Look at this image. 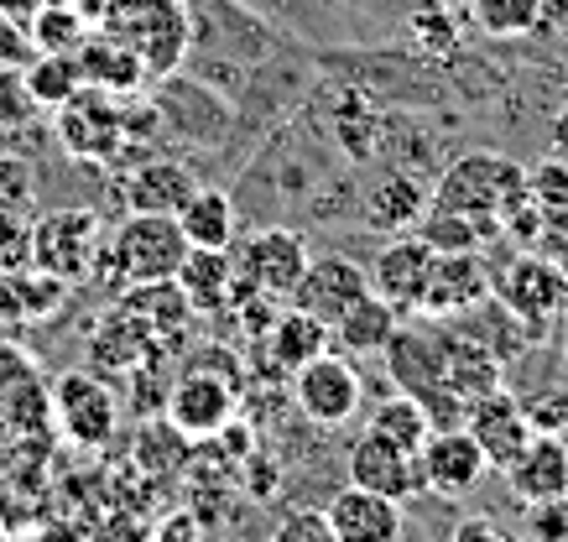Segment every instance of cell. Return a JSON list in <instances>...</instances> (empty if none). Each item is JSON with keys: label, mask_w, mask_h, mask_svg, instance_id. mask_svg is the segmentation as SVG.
I'll use <instances>...</instances> for the list:
<instances>
[{"label": "cell", "mask_w": 568, "mask_h": 542, "mask_svg": "<svg viewBox=\"0 0 568 542\" xmlns=\"http://www.w3.org/2000/svg\"><path fill=\"white\" fill-rule=\"evenodd\" d=\"M189 256V235L178 229L173 214H125L100 245L94 277L110 282V293L141 287V282H168Z\"/></svg>", "instance_id": "cell-1"}, {"label": "cell", "mask_w": 568, "mask_h": 542, "mask_svg": "<svg viewBox=\"0 0 568 542\" xmlns=\"http://www.w3.org/2000/svg\"><path fill=\"white\" fill-rule=\"evenodd\" d=\"M100 27L141 58L146 79H168L193 42L189 0H115Z\"/></svg>", "instance_id": "cell-2"}, {"label": "cell", "mask_w": 568, "mask_h": 542, "mask_svg": "<svg viewBox=\"0 0 568 542\" xmlns=\"http://www.w3.org/2000/svg\"><path fill=\"white\" fill-rule=\"evenodd\" d=\"M521 188H527V173H521L511 157H496V152H469V157H459L444 173V183H438V198H433V204L469 214V219L490 235V229L500 225L506 204H511Z\"/></svg>", "instance_id": "cell-3"}, {"label": "cell", "mask_w": 568, "mask_h": 542, "mask_svg": "<svg viewBox=\"0 0 568 542\" xmlns=\"http://www.w3.org/2000/svg\"><path fill=\"white\" fill-rule=\"evenodd\" d=\"M48 407L58 418V428L69 433V443H79V449H104L110 438L121 433V397H115V386L104 381L94 366L63 370L52 381Z\"/></svg>", "instance_id": "cell-4"}, {"label": "cell", "mask_w": 568, "mask_h": 542, "mask_svg": "<svg viewBox=\"0 0 568 542\" xmlns=\"http://www.w3.org/2000/svg\"><path fill=\"white\" fill-rule=\"evenodd\" d=\"M58 146L73 162H115L125 146V94L84 84L69 105H58Z\"/></svg>", "instance_id": "cell-5"}, {"label": "cell", "mask_w": 568, "mask_h": 542, "mask_svg": "<svg viewBox=\"0 0 568 542\" xmlns=\"http://www.w3.org/2000/svg\"><path fill=\"white\" fill-rule=\"evenodd\" d=\"M100 262V219L89 209H52L32 219V266L58 282L94 277Z\"/></svg>", "instance_id": "cell-6"}, {"label": "cell", "mask_w": 568, "mask_h": 542, "mask_svg": "<svg viewBox=\"0 0 568 542\" xmlns=\"http://www.w3.org/2000/svg\"><path fill=\"white\" fill-rule=\"evenodd\" d=\"M235 256V250H230ZM308 241L297 235V229H261L256 241L241 245V256H235V277L266 303H293L297 282L308 272Z\"/></svg>", "instance_id": "cell-7"}, {"label": "cell", "mask_w": 568, "mask_h": 542, "mask_svg": "<svg viewBox=\"0 0 568 542\" xmlns=\"http://www.w3.org/2000/svg\"><path fill=\"white\" fill-rule=\"evenodd\" d=\"M293 402L313 428H345L361 407V370L345 355H313L308 366L293 370Z\"/></svg>", "instance_id": "cell-8"}, {"label": "cell", "mask_w": 568, "mask_h": 542, "mask_svg": "<svg viewBox=\"0 0 568 542\" xmlns=\"http://www.w3.org/2000/svg\"><path fill=\"white\" fill-rule=\"evenodd\" d=\"M235 407H241V386L235 381L193 370V366H178V381L162 397V418L189 438H214L224 422L235 418Z\"/></svg>", "instance_id": "cell-9"}, {"label": "cell", "mask_w": 568, "mask_h": 542, "mask_svg": "<svg viewBox=\"0 0 568 542\" xmlns=\"http://www.w3.org/2000/svg\"><path fill=\"white\" fill-rule=\"evenodd\" d=\"M156 355H162V334L125 303H115L89 334V366L100 376H141L146 366H156Z\"/></svg>", "instance_id": "cell-10"}, {"label": "cell", "mask_w": 568, "mask_h": 542, "mask_svg": "<svg viewBox=\"0 0 568 542\" xmlns=\"http://www.w3.org/2000/svg\"><path fill=\"white\" fill-rule=\"evenodd\" d=\"M465 433L480 443V454L490 470H511V459L527 449L532 438V422H527V407L511 397V391H485L465 407Z\"/></svg>", "instance_id": "cell-11"}, {"label": "cell", "mask_w": 568, "mask_h": 542, "mask_svg": "<svg viewBox=\"0 0 568 542\" xmlns=\"http://www.w3.org/2000/svg\"><path fill=\"white\" fill-rule=\"evenodd\" d=\"M417 470H423V490L433 495H448V501H459L469 490L480 485V474L490 470L480 454V443L465 433V422L459 428H433V438L417 449Z\"/></svg>", "instance_id": "cell-12"}, {"label": "cell", "mask_w": 568, "mask_h": 542, "mask_svg": "<svg viewBox=\"0 0 568 542\" xmlns=\"http://www.w3.org/2000/svg\"><path fill=\"white\" fill-rule=\"evenodd\" d=\"M324 517L339 542H402V526H407L402 501L376 495V490H365V485L334 490L324 501Z\"/></svg>", "instance_id": "cell-13"}, {"label": "cell", "mask_w": 568, "mask_h": 542, "mask_svg": "<svg viewBox=\"0 0 568 542\" xmlns=\"http://www.w3.org/2000/svg\"><path fill=\"white\" fill-rule=\"evenodd\" d=\"M349 485H365L376 495H392V501H413L423 490V470H417V454L386 443L381 433L365 428L355 443H349Z\"/></svg>", "instance_id": "cell-14"}, {"label": "cell", "mask_w": 568, "mask_h": 542, "mask_svg": "<svg viewBox=\"0 0 568 542\" xmlns=\"http://www.w3.org/2000/svg\"><path fill=\"white\" fill-rule=\"evenodd\" d=\"M365 293H371V272L361 262H349V256H318V262H308L303 282H297L293 308L324 318L328 329H334V318L345 314L349 303H361Z\"/></svg>", "instance_id": "cell-15"}, {"label": "cell", "mask_w": 568, "mask_h": 542, "mask_svg": "<svg viewBox=\"0 0 568 542\" xmlns=\"http://www.w3.org/2000/svg\"><path fill=\"white\" fill-rule=\"evenodd\" d=\"M433 256H438V250H433L423 235L392 241L386 250H376V266H365V272H371V293H381L396 314H402V308H423Z\"/></svg>", "instance_id": "cell-16"}, {"label": "cell", "mask_w": 568, "mask_h": 542, "mask_svg": "<svg viewBox=\"0 0 568 542\" xmlns=\"http://www.w3.org/2000/svg\"><path fill=\"white\" fill-rule=\"evenodd\" d=\"M490 298V266L475 250H438L428 272V293H423V314L454 318Z\"/></svg>", "instance_id": "cell-17"}, {"label": "cell", "mask_w": 568, "mask_h": 542, "mask_svg": "<svg viewBox=\"0 0 568 542\" xmlns=\"http://www.w3.org/2000/svg\"><path fill=\"white\" fill-rule=\"evenodd\" d=\"M500 303H506L521 324L537 329V324H548L568 303V277L548 256H521V262L506 272V282H500Z\"/></svg>", "instance_id": "cell-18"}, {"label": "cell", "mask_w": 568, "mask_h": 542, "mask_svg": "<svg viewBox=\"0 0 568 542\" xmlns=\"http://www.w3.org/2000/svg\"><path fill=\"white\" fill-rule=\"evenodd\" d=\"M506 480H511V495L527 501V507L568 495V443L558 433H532L527 449L511 459Z\"/></svg>", "instance_id": "cell-19"}, {"label": "cell", "mask_w": 568, "mask_h": 542, "mask_svg": "<svg viewBox=\"0 0 568 542\" xmlns=\"http://www.w3.org/2000/svg\"><path fill=\"white\" fill-rule=\"evenodd\" d=\"M199 177L183 157H146L125 173V209L131 214H178L189 204Z\"/></svg>", "instance_id": "cell-20"}, {"label": "cell", "mask_w": 568, "mask_h": 542, "mask_svg": "<svg viewBox=\"0 0 568 542\" xmlns=\"http://www.w3.org/2000/svg\"><path fill=\"white\" fill-rule=\"evenodd\" d=\"M438 360H444V386L459 397V402H475L485 391H496L500 386V360L496 350L475 339V334H448L438 329Z\"/></svg>", "instance_id": "cell-21"}, {"label": "cell", "mask_w": 568, "mask_h": 542, "mask_svg": "<svg viewBox=\"0 0 568 542\" xmlns=\"http://www.w3.org/2000/svg\"><path fill=\"white\" fill-rule=\"evenodd\" d=\"M261 339H266V360H272L282 376H293L297 366H308L313 355L328 350L334 329H328L324 318H313V314H303V308H293V303H282L272 314V324L261 329Z\"/></svg>", "instance_id": "cell-22"}, {"label": "cell", "mask_w": 568, "mask_h": 542, "mask_svg": "<svg viewBox=\"0 0 568 542\" xmlns=\"http://www.w3.org/2000/svg\"><path fill=\"white\" fill-rule=\"evenodd\" d=\"M79 69H84V84L125 94V100H131L141 84H152L146 69H141V58L125 48L121 37L104 32V27H89V37L79 42Z\"/></svg>", "instance_id": "cell-23"}, {"label": "cell", "mask_w": 568, "mask_h": 542, "mask_svg": "<svg viewBox=\"0 0 568 542\" xmlns=\"http://www.w3.org/2000/svg\"><path fill=\"white\" fill-rule=\"evenodd\" d=\"M386 360H392V381L413 397H428L444 386V360H438V329H402L386 339Z\"/></svg>", "instance_id": "cell-24"}, {"label": "cell", "mask_w": 568, "mask_h": 542, "mask_svg": "<svg viewBox=\"0 0 568 542\" xmlns=\"http://www.w3.org/2000/svg\"><path fill=\"white\" fill-rule=\"evenodd\" d=\"M173 219H178V229L189 235L193 250H230V245H235V204H230V193H220V188H204V183H199Z\"/></svg>", "instance_id": "cell-25"}, {"label": "cell", "mask_w": 568, "mask_h": 542, "mask_svg": "<svg viewBox=\"0 0 568 542\" xmlns=\"http://www.w3.org/2000/svg\"><path fill=\"white\" fill-rule=\"evenodd\" d=\"M178 287L193 303V314L199 308H224L235 298V256L230 250H193L189 245V256L178 266Z\"/></svg>", "instance_id": "cell-26"}, {"label": "cell", "mask_w": 568, "mask_h": 542, "mask_svg": "<svg viewBox=\"0 0 568 542\" xmlns=\"http://www.w3.org/2000/svg\"><path fill=\"white\" fill-rule=\"evenodd\" d=\"M396 308L381 293H365L361 303H349L345 314L334 318V339L345 345V355H381L386 339L396 334Z\"/></svg>", "instance_id": "cell-27"}, {"label": "cell", "mask_w": 568, "mask_h": 542, "mask_svg": "<svg viewBox=\"0 0 568 542\" xmlns=\"http://www.w3.org/2000/svg\"><path fill=\"white\" fill-rule=\"evenodd\" d=\"M21 84L42 110L69 105L73 94L84 89V69H79V53H32V63L21 69Z\"/></svg>", "instance_id": "cell-28"}, {"label": "cell", "mask_w": 568, "mask_h": 542, "mask_svg": "<svg viewBox=\"0 0 568 542\" xmlns=\"http://www.w3.org/2000/svg\"><path fill=\"white\" fill-rule=\"evenodd\" d=\"M371 433H381L386 443L417 454V449L433 438V418H428V407L417 402L413 391H396V397H386V402L371 412Z\"/></svg>", "instance_id": "cell-29"}, {"label": "cell", "mask_w": 568, "mask_h": 542, "mask_svg": "<svg viewBox=\"0 0 568 542\" xmlns=\"http://www.w3.org/2000/svg\"><path fill=\"white\" fill-rule=\"evenodd\" d=\"M469 17L490 42H517L542 27V0H469Z\"/></svg>", "instance_id": "cell-30"}, {"label": "cell", "mask_w": 568, "mask_h": 542, "mask_svg": "<svg viewBox=\"0 0 568 542\" xmlns=\"http://www.w3.org/2000/svg\"><path fill=\"white\" fill-rule=\"evenodd\" d=\"M37 53H79V42L89 37V21L79 6H37L27 21Z\"/></svg>", "instance_id": "cell-31"}, {"label": "cell", "mask_w": 568, "mask_h": 542, "mask_svg": "<svg viewBox=\"0 0 568 542\" xmlns=\"http://www.w3.org/2000/svg\"><path fill=\"white\" fill-rule=\"evenodd\" d=\"M37 219V173L21 157H0V225Z\"/></svg>", "instance_id": "cell-32"}, {"label": "cell", "mask_w": 568, "mask_h": 542, "mask_svg": "<svg viewBox=\"0 0 568 542\" xmlns=\"http://www.w3.org/2000/svg\"><path fill=\"white\" fill-rule=\"evenodd\" d=\"M417 235L433 245V250H475V245L485 241V229L469 219V214L459 209H444V204H433V209H423V225H417Z\"/></svg>", "instance_id": "cell-33"}, {"label": "cell", "mask_w": 568, "mask_h": 542, "mask_svg": "<svg viewBox=\"0 0 568 542\" xmlns=\"http://www.w3.org/2000/svg\"><path fill=\"white\" fill-rule=\"evenodd\" d=\"M272 542H339V538H334L324 507H297L272 526Z\"/></svg>", "instance_id": "cell-34"}, {"label": "cell", "mask_w": 568, "mask_h": 542, "mask_svg": "<svg viewBox=\"0 0 568 542\" xmlns=\"http://www.w3.org/2000/svg\"><path fill=\"white\" fill-rule=\"evenodd\" d=\"M37 115H42V105L27 94L21 69L17 73H0V125H6V131H21V125H32Z\"/></svg>", "instance_id": "cell-35"}, {"label": "cell", "mask_w": 568, "mask_h": 542, "mask_svg": "<svg viewBox=\"0 0 568 542\" xmlns=\"http://www.w3.org/2000/svg\"><path fill=\"white\" fill-rule=\"evenodd\" d=\"M371 204H392V209L376 214L381 225H407V219H417V214H423V209H417V204H423V193H417L407 177H392L386 188L371 193Z\"/></svg>", "instance_id": "cell-36"}, {"label": "cell", "mask_w": 568, "mask_h": 542, "mask_svg": "<svg viewBox=\"0 0 568 542\" xmlns=\"http://www.w3.org/2000/svg\"><path fill=\"white\" fill-rule=\"evenodd\" d=\"M527 538L532 542H568V495L527 507Z\"/></svg>", "instance_id": "cell-37"}, {"label": "cell", "mask_w": 568, "mask_h": 542, "mask_svg": "<svg viewBox=\"0 0 568 542\" xmlns=\"http://www.w3.org/2000/svg\"><path fill=\"white\" fill-rule=\"evenodd\" d=\"M527 407V422H532V433H568V386L558 391H542L537 402H521Z\"/></svg>", "instance_id": "cell-38"}, {"label": "cell", "mask_w": 568, "mask_h": 542, "mask_svg": "<svg viewBox=\"0 0 568 542\" xmlns=\"http://www.w3.org/2000/svg\"><path fill=\"white\" fill-rule=\"evenodd\" d=\"M32 37H27V27H21L17 17H6L0 11V73H17V69H27L32 63Z\"/></svg>", "instance_id": "cell-39"}, {"label": "cell", "mask_w": 568, "mask_h": 542, "mask_svg": "<svg viewBox=\"0 0 568 542\" xmlns=\"http://www.w3.org/2000/svg\"><path fill=\"white\" fill-rule=\"evenodd\" d=\"M89 542H152V522H146L141 511H110V517L89 532Z\"/></svg>", "instance_id": "cell-40"}, {"label": "cell", "mask_w": 568, "mask_h": 542, "mask_svg": "<svg viewBox=\"0 0 568 542\" xmlns=\"http://www.w3.org/2000/svg\"><path fill=\"white\" fill-rule=\"evenodd\" d=\"M527 193L542 198V209H568V173H558V162H542V173L527 177Z\"/></svg>", "instance_id": "cell-41"}, {"label": "cell", "mask_w": 568, "mask_h": 542, "mask_svg": "<svg viewBox=\"0 0 568 542\" xmlns=\"http://www.w3.org/2000/svg\"><path fill=\"white\" fill-rule=\"evenodd\" d=\"M276 485H282V474H276L272 459H266V454H245V490H251V501L276 495Z\"/></svg>", "instance_id": "cell-42"}, {"label": "cell", "mask_w": 568, "mask_h": 542, "mask_svg": "<svg viewBox=\"0 0 568 542\" xmlns=\"http://www.w3.org/2000/svg\"><path fill=\"white\" fill-rule=\"evenodd\" d=\"M152 542H199V517L193 511H173L152 526Z\"/></svg>", "instance_id": "cell-43"}, {"label": "cell", "mask_w": 568, "mask_h": 542, "mask_svg": "<svg viewBox=\"0 0 568 542\" xmlns=\"http://www.w3.org/2000/svg\"><path fill=\"white\" fill-rule=\"evenodd\" d=\"M448 542H511L490 517H465V522L448 532Z\"/></svg>", "instance_id": "cell-44"}, {"label": "cell", "mask_w": 568, "mask_h": 542, "mask_svg": "<svg viewBox=\"0 0 568 542\" xmlns=\"http://www.w3.org/2000/svg\"><path fill=\"white\" fill-rule=\"evenodd\" d=\"M21 542H89V532H79L69 522H48V526H32Z\"/></svg>", "instance_id": "cell-45"}, {"label": "cell", "mask_w": 568, "mask_h": 542, "mask_svg": "<svg viewBox=\"0 0 568 542\" xmlns=\"http://www.w3.org/2000/svg\"><path fill=\"white\" fill-rule=\"evenodd\" d=\"M73 6L84 11V21H89V27H100V21L110 17V6H115V0H73Z\"/></svg>", "instance_id": "cell-46"}, {"label": "cell", "mask_w": 568, "mask_h": 542, "mask_svg": "<svg viewBox=\"0 0 568 542\" xmlns=\"http://www.w3.org/2000/svg\"><path fill=\"white\" fill-rule=\"evenodd\" d=\"M37 6H42V0H0V11H6V17H17L21 27L32 21V11H37Z\"/></svg>", "instance_id": "cell-47"}, {"label": "cell", "mask_w": 568, "mask_h": 542, "mask_svg": "<svg viewBox=\"0 0 568 542\" xmlns=\"http://www.w3.org/2000/svg\"><path fill=\"white\" fill-rule=\"evenodd\" d=\"M42 6H73V0H42Z\"/></svg>", "instance_id": "cell-48"}, {"label": "cell", "mask_w": 568, "mask_h": 542, "mask_svg": "<svg viewBox=\"0 0 568 542\" xmlns=\"http://www.w3.org/2000/svg\"><path fill=\"white\" fill-rule=\"evenodd\" d=\"M564 366H568V334H564Z\"/></svg>", "instance_id": "cell-49"}, {"label": "cell", "mask_w": 568, "mask_h": 542, "mask_svg": "<svg viewBox=\"0 0 568 542\" xmlns=\"http://www.w3.org/2000/svg\"><path fill=\"white\" fill-rule=\"evenodd\" d=\"M0 542H11V532H6V526H0Z\"/></svg>", "instance_id": "cell-50"}, {"label": "cell", "mask_w": 568, "mask_h": 542, "mask_svg": "<svg viewBox=\"0 0 568 542\" xmlns=\"http://www.w3.org/2000/svg\"><path fill=\"white\" fill-rule=\"evenodd\" d=\"M527 542H532V538H527Z\"/></svg>", "instance_id": "cell-51"}]
</instances>
